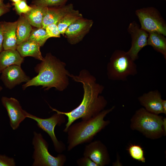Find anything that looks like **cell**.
Segmentation results:
<instances>
[{
  "mask_svg": "<svg viewBox=\"0 0 166 166\" xmlns=\"http://www.w3.org/2000/svg\"><path fill=\"white\" fill-rule=\"evenodd\" d=\"M69 76L83 85L84 93L81 103L77 108L67 112H61L49 106L53 111L67 117V122L63 130L66 133L76 120L80 118L85 120L94 117L104 110L107 104L104 97L99 95L103 91L104 87L97 83L96 78L88 71H81L78 76L69 74Z\"/></svg>",
  "mask_w": 166,
  "mask_h": 166,
  "instance_id": "1",
  "label": "cell"
},
{
  "mask_svg": "<svg viewBox=\"0 0 166 166\" xmlns=\"http://www.w3.org/2000/svg\"><path fill=\"white\" fill-rule=\"evenodd\" d=\"M65 65L50 53H48L41 62L35 67L38 74L23 85L22 88L25 90L30 86H42L47 90L55 87L62 91L69 83L67 77L69 73L65 68Z\"/></svg>",
  "mask_w": 166,
  "mask_h": 166,
  "instance_id": "2",
  "label": "cell"
},
{
  "mask_svg": "<svg viewBox=\"0 0 166 166\" xmlns=\"http://www.w3.org/2000/svg\"><path fill=\"white\" fill-rule=\"evenodd\" d=\"M115 108L103 110L96 115L85 120L72 124L68 128L67 150L69 151L77 146L91 141L94 136L110 123L104 118Z\"/></svg>",
  "mask_w": 166,
  "mask_h": 166,
  "instance_id": "3",
  "label": "cell"
},
{
  "mask_svg": "<svg viewBox=\"0 0 166 166\" xmlns=\"http://www.w3.org/2000/svg\"><path fill=\"white\" fill-rule=\"evenodd\" d=\"M163 117L150 113L144 108L136 110L130 120V127L147 138L156 139L165 135L163 127Z\"/></svg>",
  "mask_w": 166,
  "mask_h": 166,
  "instance_id": "4",
  "label": "cell"
},
{
  "mask_svg": "<svg viewBox=\"0 0 166 166\" xmlns=\"http://www.w3.org/2000/svg\"><path fill=\"white\" fill-rule=\"evenodd\" d=\"M109 78L113 81H125L129 76L137 73V66L127 52L115 51L107 65Z\"/></svg>",
  "mask_w": 166,
  "mask_h": 166,
  "instance_id": "5",
  "label": "cell"
},
{
  "mask_svg": "<svg viewBox=\"0 0 166 166\" xmlns=\"http://www.w3.org/2000/svg\"><path fill=\"white\" fill-rule=\"evenodd\" d=\"M32 144L34 151L33 166H62L67 160L66 156L59 154L56 157L48 151V144L40 133L34 131Z\"/></svg>",
  "mask_w": 166,
  "mask_h": 166,
  "instance_id": "6",
  "label": "cell"
},
{
  "mask_svg": "<svg viewBox=\"0 0 166 166\" xmlns=\"http://www.w3.org/2000/svg\"><path fill=\"white\" fill-rule=\"evenodd\" d=\"M135 14L141 24V28L148 33L156 32L166 35V24L159 12L151 7L137 10Z\"/></svg>",
  "mask_w": 166,
  "mask_h": 166,
  "instance_id": "7",
  "label": "cell"
},
{
  "mask_svg": "<svg viewBox=\"0 0 166 166\" xmlns=\"http://www.w3.org/2000/svg\"><path fill=\"white\" fill-rule=\"evenodd\" d=\"M51 117L42 118L30 114L26 112V117L31 119L37 122L38 127L46 132L50 136L55 151L61 153L66 149L65 144L57 139L54 132L55 127L60 126L65 121V115L56 112Z\"/></svg>",
  "mask_w": 166,
  "mask_h": 166,
  "instance_id": "8",
  "label": "cell"
},
{
  "mask_svg": "<svg viewBox=\"0 0 166 166\" xmlns=\"http://www.w3.org/2000/svg\"><path fill=\"white\" fill-rule=\"evenodd\" d=\"M128 31L131 35L132 41L131 46L127 52L135 61L138 58L140 51L148 45V33L140 28L139 25L134 21L130 23Z\"/></svg>",
  "mask_w": 166,
  "mask_h": 166,
  "instance_id": "9",
  "label": "cell"
},
{
  "mask_svg": "<svg viewBox=\"0 0 166 166\" xmlns=\"http://www.w3.org/2000/svg\"><path fill=\"white\" fill-rule=\"evenodd\" d=\"M1 101L7 112L11 127L14 130L17 129L27 118L26 112L22 109L19 101L14 98L2 97Z\"/></svg>",
  "mask_w": 166,
  "mask_h": 166,
  "instance_id": "10",
  "label": "cell"
},
{
  "mask_svg": "<svg viewBox=\"0 0 166 166\" xmlns=\"http://www.w3.org/2000/svg\"><path fill=\"white\" fill-rule=\"evenodd\" d=\"M83 156L89 157L98 166L108 165L111 160L106 146L100 140H96L86 145Z\"/></svg>",
  "mask_w": 166,
  "mask_h": 166,
  "instance_id": "11",
  "label": "cell"
},
{
  "mask_svg": "<svg viewBox=\"0 0 166 166\" xmlns=\"http://www.w3.org/2000/svg\"><path fill=\"white\" fill-rule=\"evenodd\" d=\"M93 24L92 20L83 17L74 22L67 27L65 32L68 42L74 45L81 41L89 32Z\"/></svg>",
  "mask_w": 166,
  "mask_h": 166,
  "instance_id": "12",
  "label": "cell"
},
{
  "mask_svg": "<svg viewBox=\"0 0 166 166\" xmlns=\"http://www.w3.org/2000/svg\"><path fill=\"white\" fill-rule=\"evenodd\" d=\"M1 73L0 79L5 87L9 89H12L22 82L26 83L30 79L21 66L18 65L9 66L3 70Z\"/></svg>",
  "mask_w": 166,
  "mask_h": 166,
  "instance_id": "13",
  "label": "cell"
},
{
  "mask_svg": "<svg viewBox=\"0 0 166 166\" xmlns=\"http://www.w3.org/2000/svg\"><path fill=\"white\" fill-rule=\"evenodd\" d=\"M138 99L140 105L148 111L158 115L163 113L162 99L160 93L158 90L144 93Z\"/></svg>",
  "mask_w": 166,
  "mask_h": 166,
  "instance_id": "14",
  "label": "cell"
},
{
  "mask_svg": "<svg viewBox=\"0 0 166 166\" xmlns=\"http://www.w3.org/2000/svg\"><path fill=\"white\" fill-rule=\"evenodd\" d=\"M73 9V5H67L48 7L46 14L44 17L42 28L45 29L49 25L58 22L68 12Z\"/></svg>",
  "mask_w": 166,
  "mask_h": 166,
  "instance_id": "15",
  "label": "cell"
},
{
  "mask_svg": "<svg viewBox=\"0 0 166 166\" xmlns=\"http://www.w3.org/2000/svg\"><path fill=\"white\" fill-rule=\"evenodd\" d=\"M16 25L17 21L14 22H3V50H17L18 45L16 33Z\"/></svg>",
  "mask_w": 166,
  "mask_h": 166,
  "instance_id": "16",
  "label": "cell"
},
{
  "mask_svg": "<svg viewBox=\"0 0 166 166\" xmlns=\"http://www.w3.org/2000/svg\"><path fill=\"white\" fill-rule=\"evenodd\" d=\"M24 61L17 50H3L0 53V73L12 65L21 66Z\"/></svg>",
  "mask_w": 166,
  "mask_h": 166,
  "instance_id": "17",
  "label": "cell"
},
{
  "mask_svg": "<svg viewBox=\"0 0 166 166\" xmlns=\"http://www.w3.org/2000/svg\"><path fill=\"white\" fill-rule=\"evenodd\" d=\"M31 6V9L26 14L22 15L31 26L38 28H41L48 7L33 5Z\"/></svg>",
  "mask_w": 166,
  "mask_h": 166,
  "instance_id": "18",
  "label": "cell"
},
{
  "mask_svg": "<svg viewBox=\"0 0 166 166\" xmlns=\"http://www.w3.org/2000/svg\"><path fill=\"white\" fill-rule=\"evenodd\" d=\"M40 47L37 43L27 40L18 45L17 50L23 58L30 56L42 61L44 57L41 52Z\"/></svg>",
  "mask_w": 166,
  "mask_h": 166,
  "instance_id": "19",
  "label": "cell"
},
{
  "mask_svg": "<svg viewBox=\"0 0 166 166\" xmlns=\"http://www.w3.org/2000/svg\"><path fill=\"white\" fill-rule=\"evenodd\" d=\"M32 26L22 14L17 21L16 30L18 45L27 41L32 30Z\"/></svg>",
  "mask_w": 166,
  "mask_h": 166,
  "instance_id": "20",
  "label": "cell"
},
{
  "mask_svg": "<svg viewBox=\"0 0 166 166\" xmlns=\"http://www.w3.org/2000/svg\"><path fill=\"white\" fill-rule=\"evenodd\" d=\"M147 44L163 54L166 60V38L164 35L156 32L148 33Z\"/></svg>",
  "mask_w": 166,
  "mask_h": 166,
  "instance_id": "21",
  "label": "cell"
},
{
  "mask_svg": "<svg viewBox=\"0 0 166 166\" xmlns=\"http://www.w3.org/2000/svg\"><path fill=\"white\" fill-rule=\"evenodd\" d=\"M82 17V14L78 10L73 9L67 13L57 24L60 34L64 35L65 30L70 25Z\"/></svg>",
  "mask_w": 166,
  "mask_h": 166,
  "instance_id": "22",
  "label": "cell"
},
{
  "mask_svg": "<svg viewBox=\"0 0 166 166\" xmlns=\"http://www.w3.org/2000/svg\"><path fill=\"white\" fill-rule=\"evenodd\" d=\"M49 38L45 29L42 27L37 28V29H32L27 40L34 42L41 47L44 45Z\"/></svg>",
  "mask_w": 166,
  "mask_h": 166,
  "instance_id": "23",
  "label": "cell"
},
{
  "mask_svg": "<svg viewBox=\"0 0 166 166\" xmlns=\"http://www.w3.org/2000/svg\"><path fill=\"white\" fill-rule=\"evenodd\" d=\"M127 150L130 156L133 159L143 163L145 162L144 151L140 145L131 144L129 146Z\"/></svg>",
  "mask_w": 166,
  "mask_h": 166,
  "instance_id": "24",
  "label": "cell"
},
{
  "mask_svg": "<svg viewBox=\"0 0 166 166\" xmlns=\"http://www.w3.org/2000/svg\"><path fill=\"white\" fill-rule=\"evenodd\" d=\"M68 0H33L32 5L48 7H53L65 5Z\"/></svg>",
  "mask_w": 166,
  "mask_h": 166,
  "instance_id": "25",
  "label": "cell"
},
{
  "mask_svg": "<svg viewBox=\"0 0 166 166\" xmlns=\"http://www.w3.org/2000/svg\"><path fill=\"white\" fill-rule=\"evenodd\" d=\"M12 5L17 13L20 16L26 14L32 9L31 6L27 4L26 0H20L17 3H13Z\"/></svg>",
  "mask_w": 166,
  "mask_h": 166,
  "instance_id": "26",
  "label": "cell"
},
{
  "mask_svg": "<svg viewBox=\"0 0 166 166\" xmlns=\"http://www.w3.org/2000/svg\"><path fill=\"white\" fill-rule=\"evenodd\" d=\"M45 29L49 38L60 37L61 34L57 24L52 23L49 24L45 27Z\"/></svg>",
  "mask_w": 166,
  "mask_h": 166,
  "instance_id": "27",
  "label": "cell"
},
{
  "mask_svg": "<svg viewBox=\"0 0 166 166\" xmlns=\"http://www.w3.org/2000/svg\"><path fill=\"white\" fill-rule=\"evenodd\" d=\"M14 159L4 155L0 154V166H15Z\"/></svg>",
  "mask_w": 166,
  "mask_h": 166,
  "instance_id": "28",
  "label": "cell"
},
{
  "mask_svg": "<svg viewBox=\"0 0 166 166\" xmlns=\"http://www.w3.org/2000/svg\"><path fill=\"white\" fill-rule=\"evenodd\" d=\"M77 163L79 166H98L89 157L85 156L77 160Z\"/></svg>",
  "mask_w": 166,
  "mask_h": 166,
  "instance_id": "29",
  "label": "cell"
},
{
  "mask_svg": "<svg viewBox=\"0 0 166 166\" xmlns=\"http://www.w3.org/2000/svg\"><path fill=\"white\" fill-rule=\"evenodd\" d=\"M11 7L9 3H0V17L9 12Z\"/></svg>",
  "mask_w": 166,
  "mask_h": 166,
  "instance_id": "30",
  "label": "cell"
},
{
  "mask_svg": "<svg viewBox=\"0 0 166 166\" xmlns=\"http://www.w3.org/2000/svg\"><path fill=\"white\" fill-rule=\"evenodd\" d=\"M3 22H0V53L3 50Z\"/></svg>",
  "mask_w": 166,
  "mask_h": 166,
  "instance_id": "31",
  "label": "cell"
},
{
  "mask_svg": "<svg viewBox=\"0 0 166 166\" xmlns=\"http://www.w3.org/2000/svg\"><path fill=\"white\" fill-rule=\"evenodd\" d=\"M162 107L163 113L166 115V100L162 99Z\"/></svg>",
  "mask_w": 166,
  "mask_h": 166,
  "instance_id": "32",
  "label": "cell"
},
{
  "mask_svg": "<svg viewBox=\"0 0 166 166\" xmlns=\"http://www.w3.org/2000/svg\"><path fill=\"white\" fill-rule=\"evenodd\" d=\"M166 118H163V127L164 130V132L165 135L166 133Z\"/></svg>",
  "mask_w": 166,
  "mask_h": 166,
  "instance_id": "33",
  "label": "cell"
},
{
  "mask_svg": "<svg viewBox=\"0 0 166 166\" xmlns=\"http://www.w3.org/2000/svg\"><path fill=\"white\" fill-rule=\"evenodd\" d=\"M20 0H10L13 3H16L19 2Z\"/></svg>",
  "mask_w": 166,
  "mask_h": 166,
  "instance_id": "34",
  "label": "cell"
},
{
  "mask_svg": "<svg viewBox=\"0 0 166 166\" xmlns=\"http://www.w3.org/2000/svg\"><path fill=\"white\" fill-rule=\"evenodd\" d=\"M2 89V87L0 85V92H1Z\"/></svg>",
  "mask_w": 166,
  "mask_h": 166,
  "instance_id": "35",
  "label": "cell"
},
{
  "mask_svg": "<svg viewBox=\"0 0 166 166\" xmlns=\"http://www.w3.org/2000/svg\"><path fill=\"white\" fill-rule=\"evenodd\" d=\"M4 0H0V3L3 2V1Z\"/></svg>",
  "mask_w": 166,
  "mask_h": 166,
  "instance_id": "36",
  "label": "cell"
}]
</instances>
